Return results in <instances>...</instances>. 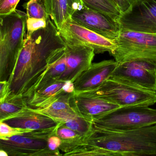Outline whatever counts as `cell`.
Instances as JSON below:
<instances>
[{
	"instance_id": "83f0119b",
	"label": "cell",
	"mask_w": 156,
	"mask_h": 156,
	"mask_svg": "<svg viewBox=\"0 0 156 156\" xmlns=\"http://www.w3.org/2000/svg\"><path fill=\"white\" fill-rule=\"evenodd\" d=\"M62 139L55 133L51 135L48 138V148L51 151L60 152L59 147L62 144Z\"/></svg>"
},
{
	"instance_id": "7402d4cb",
	"label": "cell",
	"mask_w": 156,
	"mask_h": 156,
	"mask_svg": "<svg viewBox=\"0 0 156 156\" xmlns=\"http://www.w3.org/2000/svg\"><path fill=\"white\" fill-rule=\"evenodd\" d=\"M61 124L73 129L82 137L89 134L93 128L92 121L79 115L61 123Z\"/></svg>"
},
{
	"instance_id": "2e32d148",
	"label": "cell",
	"mask_w": 156,
	"mask_h": 156,
	"mask_svg": "<svg viewBox=\"0 0 156 156\" xmlns=\"http://www.w3.org/2000/svg\"><path fill=\"white\" fill-rule=\"evenodd\" d=\"M44 3L46 12L59 30L84 6L82 0H44Z\"/></svg>"
},
{
	"instance_id": "44dd1931",
	"label": "cell",
	"mask_w": 156,
	"mask_h": 156,
	"mask_svg": "<svg viewBox=\"0 0 156 156\" xmlns=\"http://www.w3.org/2000/svg\"><path fill=\"white\" fill-rule=\"evenodd\" d=\"M29 107L25 98L15 96L0 102V121L5 120Z\"/></svg>"
},
{
	"instance_id": "603a6c76",
	"label": "cell",
	"mask_w": 156,
	"mask_h": 156,
	"mask_svg": "<svg viewBox=\"0 0 156 156\" xmlns=\"http://www.w3.org/2000/svg\"><path fill=\"white\" fill-rule=\"evenodd\" d=\"M23 7L27 11L28 18L47 20L49 17L45 9L44 0H30Z\"/></svg>"
},
{
	"instance_id": "4fadbf2b",
	"label": "cell",
	"mask_w": 156,
	"mask_h": 156,
	"mask_svg": "<svg viewBox=\"0 0 156 156\" xmlns=\"http://www.w3.org/2000/svg\"><path fill=\"white\" fill-rule=\"evenodd\" d=\"M117 66L118 63L112 60L92 63L74 82L75 94L97 88L110 78Z\"/></svg>"
},
{
	"instance_id": "5b68a950",
	"label": "cell",
	"mask_w": 156,
	"mask_h": 156,
	"mask_svg": "<svg viewBox=\"0 0 156 156\" xmlns=\"http://www.w3.org/2000/svg\"><path fill=\"white\" fill-rule=\"evenodd\" d=\"M114 41L117 47L110 54L118 64L136 60L156 63V34L121 29Z\"/></svg>"
},
{
	"instance_id": "7a4b0ae2",
	"label": "cell",
	"mask_w": 156,
	"mask_h": 156,
	"mask_svg": "<svg viewBox=\"0 0 156 156\" xmlns=\"http://www.w3.org/2000/svg\"><path fill=\"white\" fill-rule=\"evenodd\" d=\"M66 156L156 155V125L116 131L97 128L66 142Z\"/></svg>"
},
{
	"instance_id": "ac0fdd59",
	"label": "cell",
	"mask_w": 156,
	"mask_h": 156,
	"mask_svg": "<svg viewBox=\"0 0 156 156\" xmlns=\"http://www.w3.org/2000/svg\"><path fill=\"white\" fill-rule=\"evenodd\" d=\"M65 48L59 50L53 55L50 67L36 86L34 93L54 83L60 81L66 69L65 58Z\"/></svg>"
},
{
	"instance_id": "8992f818",
	"label": "cell",
	"mask_w": 156,
	"mask_h": 156,
	"mask_svg": "<svg viewBox=\"0 0 156 156\" xmlns=\"http://www.w3.org/2000/svg\"><path fill=\"white\" fill-rule=\"evenodd\" d=\"M96 97L120 107L152 105L156 103V91L137 88L108 78L100 86L76 94Z\"/></svg>"
},
{
	"instance_id": "ffe728a7",
	"label": "cell",
	"mask_w": 156,
	"mask_h": 156,
	"mask_svg": "<svg viewBox=\"0 0 156 156\" xmlns=\"http://www.w3.org/2000/svg\"><path fill=\"white\" fill-rule=\"evenodd\" d=\"M82 1L86 7L117 21L122 14L117 4L112 0H82Z\"/></svg>"
},
{
	"instance_id": "8fae6325",
	"label": "cell",
	"mask_w": 156,
	"mask_h": 156,
	"mask_svg": "<svg viewBox=\"0 0 156 156\" xmlns=\"http://www.w3.org/2000/svg\"><path fill=\"white\" fill-rule=\"evenodd\" d=\"M73 20L109 40L118 37L121 27L117 21L84 5L72 17Z\"/></svg>"
},
{
	"instance_id": "d4e9b609",
	"label": "cell",
	"mask_w": 156,
	"mask_h": 156,
	"mask_svg": "<svg viewBox=\"0 0 156 156\" xmlns=\"http://www.w3.org/2000/svg\"><path fill=\"white\" fill-rule=\"evenodd\" d=\"M55 134L62 140H72L80 137L75 131L61 124L58 126L55 130Z\"/></svg>"
},
{
	"instance_id": "9c48e42d",
	"label": "cell",
	"mask_w": 156,
	"mask_h": 156,
	"mask_svg": "<svg viewBox=\"0 0 156 156\" xmlns=\"http://www.w3.org/2000/svg\"><path fill=\"white\" fill-rule=\"evenodd\" d=\"M118 22L121 29L156 34V0H135Z\"/></svg>"
},
{
	"instance_id": "4dcf8cb0",
	"label": "cell",
	"mask_w": 156,
	"mask_h": 156,
	"mask_svg": "<svg viewBox=\"0 0 156 156\" xmlns=\"http://www.w3.org/2000/svg\"><path fill=\"white\" fill-rule=\"evenodd\" d=\"M63 90L65 92H67V93H75L73 83H72L71 81H66L64 85Z\"/></svg>"
},
{
	"instance_id": "f546056e",
	"label": "cell",
	"mask_w": 156,
	"mask_h": 156,
	"mask_svg": "<svg viewBox=\"0 0 156 156\" xmlns=\"http://www.w3.org/2000/svg\"><path fill=\"white\" fill-rule=\"evenodd\" d=\"M0 102L4 101L8 96L9 90L8 82H0Z\"/></svg>"
},
{
	"instance_id": "6da1fadb",
	"label": "cell",
	"mask_w": 156,
	"mask_h": 156,
	"mask_svg": "<svg viewBox=\"0 0 156 156\" xmlns=\"http://www.w3.org/2000/svg\"><path fill=\"white\" fill-rule=\"evenodd\" d=\"M66 45L59 30L50 17L45 28L25 35L23 48L8 82L7 98L21 96L28 102L47 73L53 55Z\"/></svg>"
},
{
	"instance_id": "4316f807",
	"label": "cell",
	"mask_w": 156,
	"mask_h": 156,
	"mask_svg": "<svg viewBox=\"0 0 156 156\" xmlns=\"http://www.w3.org/2000/svg\"><path fill=\"white\" fill-rule=\"evenodd\" d=\"M20 0H0V16L9 15L16 9Z\"/></svg>"
},
{
	"instance_id": "1f68e13d",
	"label": "cell",
	"mask_w": 156,
	"mask_h": 156,
	"mask_svg": "<svg viewBox=\"0 0 156 156\" xmlns=\"http://www.w3.org/2000/svg\"><path fill=\"white\" fill-rule=\"evenodd\" d=\"M0 155L1 156H8L9 154L5 151L0 149Z\"/></svg>"
},
{
	"instance_id": "7c38bea8",
	"label": "cell",
	"mask_w": 156,
	"mask_h": 156,
	"mask_svg": "<svg viewBox=\"0 0 156 156\" xmlns=\"http://www.w3.org/2000/svg\"><path fill=\"white\" fill-rule=\"evenodd\" d=\"M65 43L64 54L66 69L60 81L74 83L92 65L95 53L93 48L85 44Z\"/></svg>"
},
{
	"instance_id": "cb8c5ba5",
	"label": "cell",
	"mask_w": 156,
	"mask_h": 156,
	"mask_svg": "<svg viewBox=\"0 0 156 156\" xmlns=\"http://www.w3.org/2000/svg\"><path fill=\"white\" fill-rule=\"evenodd\" d=\"M32 130L24 129L14 127L5 123L0 121V139L6 138L15 135H20Z\"/></svg>"
},
{
	"instance_id": "30bf717a",
	"label": "cell",
	"mask_w": 156,
	"mask_h": 156,
	"mask_svg": "<svg viewBox=\"0 0 156 156\" xmlns=\"http://www.w3.org/2000/svg\"><path fill=\"white\" fill-rule=\"evenodd\" d=\"M59 32L65 42L85 44L93 48L95 54L111 53L117 47L114 41L87 29L72 19L66 22Z\"/></svg>"
},
{
	"instance_id": "d6986e66",
	"label": "cell",
	"mask_w": 156,
	"mask_h": 156,
	"mask_svg": "<svg viewBox=\"0 0 156 156\" xmlns=\"http://www.w3.org/2000/svg\"><path fill=\"white\" fill-rule=\"evenodd\" d=\"M65 83V81H58L36 91L28 100V106L32 108H42L46 106L64 91Z\"/></svg>"
},
{
	"instance_id": "9a60e30c",
	"label": "cell",
	"mask_w": 156,
	"mask_h": 156,
	"mask_svg": "<svg viewBox=\"0 0 156 156\" xmlns=\"http://www.w3.org/2000/svg\"><path fill=\"white\" fill-rule=\"evenodd\" d=\"M2 121L14 127L31 130L54 129L61 123L30 107Z\"/></svg>"
},
{
	"instance_id": "ba28073f",
	"label": "cell",
	"mask_w": 156,
	"mask_h": 156,
	"mask_svg": "<svg viewBox=\"0 0 156 156\" xmlns=\"http://www.w3.org/2000/svg\"><path fill=\"white\" fill-rule=\"evenodd\" d=\"M109 78L140 89L156 91V63L136 60L118 64Z\"/></svg>"
},
{
	"instance_id": "d6a6232c",
	"label": "cell",
	"mask_w": 156,
	"mask_h": 156,
	"mask_svg": "<svg viewBox=\"0 0 156 156\" xmlns=\"http://www.w3.org/2000/svg\"><path fill=\"white\" fill-rule=\"evenodd\" d=\"M112 1H113L115 2V0H112Z\"/></svg>"
},
{
	"instance_id": "484cf974",
	"label": "cell",
	"mask_w": 156,
	"mask_h": 156,
	"mask_svg": "<svg viewBox=\"0 0 156 156\" xmlns=\"http://www.w3.org/2000/svg\"><path fill=\"white\" fill-rule=\"evenodd\" d=\"M47 23V19L46 20L35 18H27V32L26 35H30L40 29L45 28Z\"/></svg>"
},
{
	"instance_id": "5bb4252c",
	"label": "cell",
	"mask_w": 156,
	"mask_h": 156,
	"mask_svg": "<svg viewBox=\"0 0 156 156\" xmlns=\"http://www.w3.org/2000/svg\"><path fill=\"white\" fill-rule=\"evenodd\" d=\"M70 103L78 115L92 122L103 115L120 107L99 98L75 93L71 96Z\"/></svg>"
},
{
	"instance_id": "3957f363",
	"label": "cell",
	"mask_w": 156,
	"mask_h": 156,
	"mask_svg": "<svg viewBox=\"0 0 156 156\" xmlns=\"http://www.w3.org/2000/svg\"><path fill=\"white\" fill-rule=\"evenodd\" d=\"M27 13L16 9L0 16V82H9L24 45Z\"/></svg>"
},
{
	"instance_id": "f1b7e54d",
	"label": "cell",
	"mask_w": 156,
	"mask_h": 156,
	"mask_svg": "<svg viewBox=\"0 0 156 156\" xmlns=\"http://www.w3.org/2000/svg\"><path fill=\"white\" fill-rule=\"evenodd\" d=\"M134 1L135 0H115L122 14L128 9Z\"/></svg>"
},
{
	"instance_id": "52a82bcc",
	"label": "cell",
	"mask_w": 156,
	"mask_h": 156,
	"mask_svg": "<svg viewBox=\"0 0 156 156\" xmlns=\"http://www.w3.org/2000/svg\"><path fill=\"white\" fill-rule=\"evenodd\" d=\"M56 129L32 130L20 135L0 139V149L11 156H61L60 152L52 151L48 147V139Z\"/></svg>"
},
{
	"instance_id": "836d02e7",
	"label": "cell",
	"mask_w": 156,
	"mask_h": 156,
	"mask_svg": "<svg viewBox=\"0 0 156 156\" xmlns=\"http://www.w3.org/2000/svg\"><path fill=\"white\" fill-rule=\"evenodd\" d=\"M26 1H28V0H26Z\"/></svg>"
},
{
	"instance_id": "277c9868",
	"label": "cell",
	"mask_w": 156,
	"mask_h": 156,
	"mask_svg": "<svg viewBox=\"0 0 156 156\" xmlns=\"http://www.w3.org/2000/svg\"><path fill=\"white\" fill-rule=\"evenodd\" d=\"M97 128L116 131L132 130L156 125V109L148 106L120 107L93 121Z\"/></svg>"
},
{
	"instance_id": "e0dca14e",
	"label": "cell",
	"mask_w": 156,
	"mask_h": 156,
	"mask_svg": "<svg viewBox=\"0 0 156 156\" xmlns=\"http://www.w3.org/2000/svg\"><path fill=\"white\" fill-rule=\"evenodd\" d=\"M74 93H67L63 91L46 106L33 109L51 117L60 123L65 122L79 116L70 103V98Z\"/></svg>"
}]
</instances>
